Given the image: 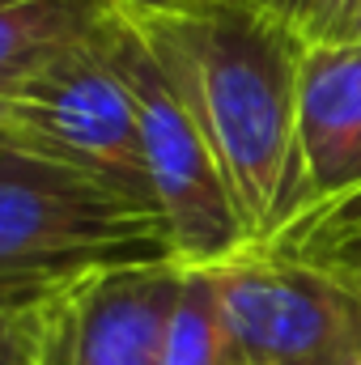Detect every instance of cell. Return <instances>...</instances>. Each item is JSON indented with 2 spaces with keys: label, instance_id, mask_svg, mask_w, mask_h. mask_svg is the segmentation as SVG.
<instances>
[{
  "label": "cell",
  "instance_id": "cell-5",
  "mask_svg": "<svg viewBox=\"0 0 361 365\" xmlns=\"http://www.w3.org/2000/svg\"><path fill=\"white\" fill-rule=\"evenodd\" d=\"M208 276L247 365H349L361 357V302L332 276L260 247Z\"/></svg>",
  "mask_w": 361,
  "mask_h": 365
},
{
  "label": "cell",
  "instance_id": "cell-11",
  "mask_svg": "<svg viewBox=\"0 0 361 365\" xmlns=\"http://www.w3.org/2000/svg\"><path fill=\"white\" fill-rule=\"evenodd\" d=\"M73 289L0 293V365H60V323Z\"/></svg>",
  "mask_w": 361,
  "mask_h": 365
},
{
  "label": "cell",
  "instance_id": "cell-14",
  "mask_svg": "<svg viewBox=\"0 0 361 365\" xmlns=\"http://www.w3.org/2000/svg\"><path fill=\"white\" fill-rule=\"evenodd\" d=\"M247 4H260V9H268L276 17H285L289 26H298L302 34L310 30V17H315V4L319 0H247Z\"/></svg>",
  "mask_w": 361,
  "mask_h": 365
},
{
  "label": "cell",
  "instance_id": "cell-6",
  "mask_svg": "<svg viewBox=\"0 0 361 365\" xmlns=\"http://www.w3.org/2000/svg\"><path fill=\"white\" fill-rule=\"evenodd\" d=\"M187 268L179 259L111 268L81 280L64 306L60 365H162Z\"/></svg>",
  "mask_w": 361,
  "mask_h": 365
},
{
  "label": "cell",
  "instance_id": "cell-15",
  "mask_svg": "<svg viewBox=\"0 0 361 365\" xmlns=\"http://www.w3.org/2000/svg\"><path fill=\"white\" fill-rule=\"evenodd\" d=\"M336 38H361V4H357V13L349 17V26H345V30H340Z\"/></svg>",
  "mask_w": 361,
  "mask_h": 365
},
{
  "label": "cell",
  "instance_id": "cell-9",
  "mask_svg": "<svg viewBox=\"0 0 361 365\" xmlns=\"http://www.w3.org/2000/svg\"><path fill=\"white\" fill-rule=\"evenodd\" d=\"M251 247L332 276L361 302V187L306 204L289 225Z\"/></svg>",
  "mask_w": 361,
  "mask_h": 365
},
{
  "label": "cell",
  "instance_id": "cell-16",
  "mask_svg": "<svg viewBox=\"0 0 361 365\" xmlns=\"http://www.w3.org/2000/svg\"><path fill=\"white\" fill-rule=\"evenodd\" d=\"M119 4H132V9H162V4H179V0H119Z\"/></svg>",
  "mask_w": 361,
  "mask_h": 365
},
{
  "label": "cell",
  "instance_id": "cell-17",
  "mask_svg": "<svg viewBox=\"0 0 361 365\" xmlns=\"http://www.w3.org/2000/svg\"><path fill=\"white\" fill-rule=\"evenodd\" d=\"M349 365H361V357H357V361H349Z\"/></svg>",
  "mask_w": 361,
  "mask_h": 365
},
{
  "label": "cell",
  "instance_id": "cell-2",
  "mask_svg": "<svg viewBox=\"0 0 361 365\" xmlns=\"http://www.w3.org/2000/svg\"><path fill=\"white\" fill-rule=\"evenodd\" d=\"M115 17L86 43L0 90V128L30 153L153 208L132 81L115 56Z\"/></svg>",
  "mask_w": 361,
  "mask_h": 365
},
{
  "label": "cell",
  "instance_id": "cell-3",
  "mask_svg": "<svg viewBox=\"0 0 361 365\" xmlns=\"http://www.w3.org/2000/svg\"><path fill=\"white\" fill-rule=\"evenodd\" d=\"M158 259H175L158 208L86 179L0 182V293H56Z\"/></svg>",
  "mask_w": 361,
  "mask_h": 365
},
{
  "label": "cell",
  "instance_id": "cell-10",
  "mask_svg": "<svg viewBox=\"0 0 361 365\" xmlns=\"http://www.w3.org/2000/svg\"><path fill=\"white\" fill-rule=\"evenodd\" d=\"M162 365H247L217 306V289L208 268H187L175 319L166 331Z\"/></svg>",
  "mask_w": 361,
  "mask_h": 365
},
{
  "label": "cell",
  "instance_id": "cell-8",
  "mask_svg": "<svg viewBox=\"0 0 361 365\" xmlns=\"http://www.w3.org/2000/svg\"><path fill=\"white\" fill-rule=\"evenodd\" d=\"M111 17L115 0H0V90L93 38Z\"/></svg>",
  "mask_w": 361,
  "mask_h": 365
},
{
  "label": "cell",
  "instance_id": "cell-7",
  "mask_svg": "<svg viewBox=\"0 0 361 365\" xmlns=\"http://www.w3.org/2000/svg\"><path fill=\"white\" fill-rule=\"evenodd\" d=\"M298 158L310 204L361 187V38H319L306 47Z\"/></svg>",
  "mask_w": 361,
  "mask_h": 365
},
{
  "label": "cell",
  "instance_id": "cell-4",
  "mask_svg": "<svg viewBox=\"0 0 361 365\" xmlns=\"http://www.w3.org/2000/svg\"><path fill=\"white\" fill-rule=\"evenodd\" d=\"M119 4V0H115ZM115 56L132 81L136 123H141V153L153 191V208L166 221L171 251L183 268H217L251 247L234 191L221 175L200 123L171 90L166 73L158 68L153 51L119 9L115 21Z\"/></svg>",
  "mask_w": 361,
  "mask_h": 365
},
{
  "label": "cell",
  "instance_id": "cell-1",
  "mask_svg": "<svg viewBox=\"0 0 361 365\" xmlns=\"http://www.w3.org/2000/svg\"><path fill=\"white\" fill-rule=\"evenodd\" d=\"M119 9L200 123L251 242L272 238L310 204L298 158V77L310 38L247 0Z\"/></svg>",
  "mask_w": 361,
  "mask_h": 365
},
{
  "label": "cell",
  "instance_id": "cell-13",
  "mask_svg": "<svg viewBox=\"0 0 361 365\" xmlns=\"http://www.w3.org/2000/svg\"><path fill=\"white\" fill-rule=\"evenodd\" d=\"M361 0H319L315 4V17H310V30H306V38L310 43H319V38H336L345 26H349V17L357 13Z\"/></svg>",
  "mask_w": 361,
  "mask_h": 365
},
{
  "label": "cell",
  "instance_id": "cell-12",
  "mask_svg": "<svg viewBox=\"0 0 361 365\" xmlns=\"http://www.w3.org/2000/svg\"><path fill=\"white\" fill-rule=\"evenodd\" d=\"M73 179H86V175H73V170H64V166L30 153L26 145H17L0 128V182H73Z\"/></svg>",
  "mask_w": 361,
  "mask_h": 365
}]
</instances>
